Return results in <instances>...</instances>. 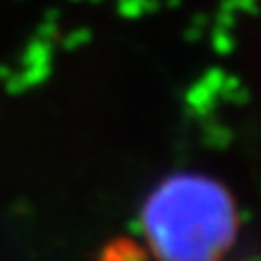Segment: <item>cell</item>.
<instances>
[{"mask_svg": "<svg viewBox=\"0 0 261 261\" xmlns=\"http://www.w3.org/2000/svg\"><path fill=\"white\" fill-rule=\"evenodd\" d=\"M140 226L157 261H220L238 233V211L216 178L176 172L146 196Z\"/></svg>", "mask_w": 261, "mask_h": 261, "instance_id": "obj_1", "label": "cell"}]
</instances>
